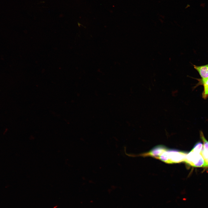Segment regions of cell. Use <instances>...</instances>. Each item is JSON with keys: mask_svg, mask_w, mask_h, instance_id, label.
Masks as SVG:
<instances>
[{"mask_svg": "<svg viewBox=\"0 0 208 208\" xmlns=\"http://www.w3.org/2000/svg\"><path fill=\"white\" fill-rule=\"evenodd\" d=\"M187 153L176 150L166 149L159 157L162 161L168 163H179L185 161Z\"/></svg>", "mask_w": 208, "mask_h": 208, "instance_id": "obj_1", "label": "cell"}, {"mask_svg": "<svg viewBox=\"0 0 208 208\" xmlns=\"http://www.w3.org/2000/svg\"><path fill=\"white\" fill-rule=\"evenodd\" d=\"M185 161L193 167H206L201 152L197 151L193 149L187 154Z\"/></svg>", "mask_w": 208, "mask_h": 208, "instance_id": "obj_2", "label": "cell"}, {"mask_svg": "<svg viewBox=\"0 0 208 208\" xmlns=\"http://www.w3.org/2000/svg\"><path fill=\"white\" fill-rule=\"evenodd\" d=\"M200 135L203 142L201 154L204 160L206 167L208 168V141L205 139L202 131L200 132Z\"/></svg>", "mask_w": 208, "mask_h": 208, "instance_id": "obj_3", "label": "cell"}, {"mask_svg": "<svg viewBox=\"0 0 208 208\" xmlns=\"http://www.w3.org/2000/svg\"><path fill=\"white\" fill-rule=\"evenodd\" d=\"M194 68L198 72L201 80L208 79V64L200 66L193 65Z\"/></svg>", "mask_w": 208, "mask_h": 208, "instance_id": "obj_4", "label": "cell"}, {"mask_svg": "<svg viewBox=\"0 0 208 208\" xmlns=\"http://www.w3.org/2000/svg\"><path fill=\"white\" fill-rule=\"evenodd\" d=\"M166 149L164 146H157L150 151L148 155L157 158H159Z\"/></svg>", "mask_w": 208, "mask_h": 208, "instance_id": "obj_5", "label": "cell"}, {"mask_svg": "<svg viewBox=\"0 0 208 208\" xmlns=\"http://www.w3.org/2000/svg\"><path fill=\"white\" fill-rule=\"evenodd\" d=\"M200 80L199 83L203 84V86L202 97L204 99H206L208 97V79L204 80Z\"/></svg>", "mask_w": 208, "mask_h": 208, "instance_id": "obj_6", "label": "cell"}]
</instances>
